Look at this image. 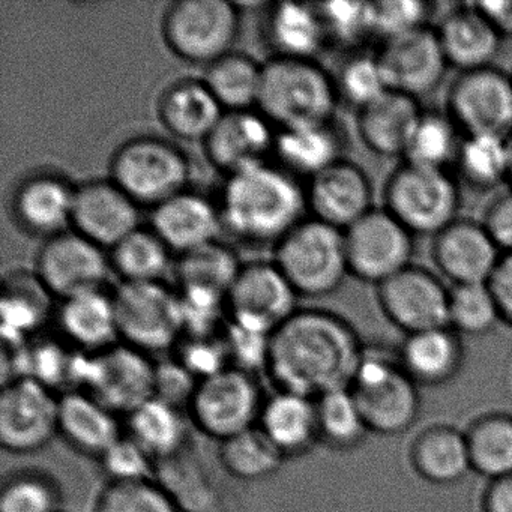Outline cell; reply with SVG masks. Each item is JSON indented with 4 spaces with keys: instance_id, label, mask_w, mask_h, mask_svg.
Here are the masks:
<instances>
[{
    "instance_id": "cell-1",
    "label": "cell",
    "mask_w": 512,
    "mask_h": 512,
    "mask_svg": "<svg viewBox=\"0 0 512 512\" xmlns=\"http://www.w3.org/2000/svg\"><path fill=\"white\" fill-rule=\"evenodd\" d=\"M365 349L346 317L325 308H298L269 337L265 373L277 391L317 400L350 388Z\"/></svg>"
},
{
    "instance_id": "cell-2",
    "label": "cell",
    "mask_w": 512,
    "mask_h": 512,
    "mask_svg": "<svg viewBox=\"0 0 512 512\" xmlns=\"http://www.w3.org/2000/svg\"><path fill=\"white\" fill-rule=\"evenodd\" d=\"M218 208L230 235L272 247L308 215L304 185L272 163L226 178Z\"/></svg>"
},
{
    "instance_id": "cell-3",
    "label": "cell",
    "mask_w": 512,
    "mask_h": 512,
    "mask_svg": "<svg viewBox=\"0 0 512 512\" xmlns=\"http://www.w3.org/2000/svg\"><path fill=\"white\" fill-rule=\"evenodd\" d=\"M334 76L314 59L271 58L263 65L259 110L278 130L334 122Z\"/></svg>"
},
{
    "instance_id": "cell-4",
    "label": "cell",
    "mask_w": 512,
    "mask_h": 512,
    "mask_svg": "<svg viewBox=\"0 0 512 512\" xmlns=\"http://www.w3.org/2000/svg\"><path fill=\"white\" fill-rule=\"evenodd\" d=\"M419 388L397 352L367 347L349 389L371 433L398 436L418 421L422 407Z\"/></svg>"
},
{
    "instance_id": "cell-5",
    "label": "cell",
    "mask_w": 512,
    "mask_h": 512,
    "mask_svg": "<svg viewBox=\"0 0 512 512\" xmlns=\"http://www.w3.org/2000/svg\"><path fill=\"white\" fill-rule=\"evenodd\" d=\"M272 260L299 298L332 295L350 275L343 230L311 217L275 245Z\"/></svg>"
},
{
    "instance_id": "cell-6",
    "label": "cell",
    "mask_w": 512,
    "mask_h": 512,
    "mask_svg": "<svg viewBox=\"0 0 512 512\" xmlns=\"http://www.w3.org/2000/svg\"><path fill=\"white\" fill-rule=\"evenodd\" d=\"M109 172V178L140 208L154 209L188 190L191 163L172 140L136 136L115 149Z\"/></svg>"
},
{
    "instance_id": "cell-7",
    "label": "cell",
    "mask_w": 512,
    "mask_h": 512,
    "mask_svg": "<svg viewBox=\"0 0 512 512\" xmlns=\"http://www.w3.org/2000/svg\"><path fill=\"white\" fill-rule=\"evenodd\" d=\"M241 25V5L235 2L176 0L161 16L160 34L176 59L206 68L235 50Z\"/></svg>"
},
{
    "instance_id": "cell-8",
    "label": "cell",
    "mask_w": 512,
    "mask_h": 512,
    "mask_svg": "<svg viewBox=\"0 0 512 512\" xmlns=\"http://www.w3.org/2000/svg\"><path fill=\"white\" fill-rule=\"evenodd\" d=\"M460 206V187L448 170L403 161L383 187V209L413 236L433 238L457 220Z\"/></svg>"
},
{
    "instance_id": "cell-9",
    "label": "cell",
    "mask_w": 512,
    "mask_h": 512,
    "mask_svg": "<svg viewBox=\"0 0 512 512\" xmlns=\"http://www.w3.org/2000/svg\"><path fill=\"white\" fill-rule=\"evenodd\" d=\"M112 293L121 343L148 355L178 346L185 334L178 290L157 281L121 283Z\"/></svg>"
},
{
    "instance_id": "cell-10",
    "label": "cell",
    "mask_w": 512,
    "mask_h": 512,
    "mask_svg": "<svg viewBox=\"0 0 512 512\" xmlns=\"http://www.w3.org/2000/svg\"><path fill=\"white\" fill-rule=\"evenodd\" d=\"M263 403L254 374L227 367L197 382L187 412L200 433L220 443L256 427Z\"/></svg>"
},
{
    "instance_id": "cell-11",
    "label": "cell",
    "mask_w": 512,
    "mask_h": 512,
    "mask_svg": "<svg viewBox=\"0 0 512 512\" xmlns=\"http://www.w3.org/2000/svg\"><path fill=\"white\" fill-rule=\"evenodd\" d=\"M157 368L148 353L124 343L85 355L80 391L127 418L157 395Z\"/></svg>"
},
{
    "instance_id": "cell-12",
    "label": "cell",
    "mask_w": 512,
    "mask_h": 512,
    "mask_svg": "<svg viewBox=\"0 0 512 512\" xmlns=\"http://www.w3.org/2000/svg\"><path fill=\"white\" fill-rule=\"evenodd\" d=\"M446 113L463 137L512 133V77L488 65L460 71L446 92Z\"/></svg>"
},
{
    "instance_id": "cell-13",
    "label": "cell",
    "mask_w": 512,
    "mask_h": 512,
    "mask_svg": "<svg viewBox=\"0 0 512 512\" xmlns=\"http://www.w3.org/2000/svg\"><path fill=\"white\" fill-rule=\"evenodd\" d=\"M298 299L283 272L271 262L245 263L227 293L230 325L271 337L296 310Z\"/></svg>"
},
{
    "instance_id": "cell-14",
    "label": "cell",
    "mask_w": 512,
    "mask_h": 512,
    "mask_svg": "<svg viewBox=\"0 0 512 512\" xmlns=\"http://www.w3.org/2000/svg\"><path fill=\"white\" fill-rule=\"evenodd\" d=\"M415 238L385 209L368 212L344 230L350 277L362 283H385L412 265Z\"/></svg>"
},
{
    "instance_id": "cell-15",
    "label": "cell",
    "mask_w": 512,
    "mask_h": 512,
    "mask_svg": "<svg viewBox=\"0 0 512 512\" xmlns=\"http://www.w3.org/2000/svg\"><path fill=\"white\" fill-rule=\"evenodd\" d=\"M35 274L59 301L104 290L112 274L109 253L73 229L43 241Z\"/></svg>"
},
{
    "instance_id": "cell-16",
    "label": "cell",
    "mask_w": 512,
    "mask_h": 512,
    "mask_svg": "<svg viewBox=\"0 0 512 512\" xmlns=\"http://www.w3.org/2000/svg\"><path fill=\"white\" fill-rule=\"evenodd\" d=\"M59 397L32 377L2 386L0 445L11 454H32L58 436Z\"/></svg>"
},
{
    "instance_id": "cell-17",
    "label": "cell",
    "mask_w": 512,
    "mask_h": 512,
    "mask_svg": "<svg viewBox=\"0 0 512 512\" xmlns=\"http://www.w3.org/2000/svg\"><path fill=\"white\" fill-rule=\"evenodd\" d=\"M383 316L404 334L448 326L449 287L430 269L410 265L376 287Z\"/></svg>"
},
{
    "instance_id": "cell-18",
    "label": "cell",
    "mask_w": 512,
    "mask_h": 512,
    "mask_svg": "<svg viewBox=\"0 0 512 512\" xmlns=\"http://www.w3.org/2000/svg\"><path fill=\"white\" fill-rule=\"evenodd\" d=\"M76 187L56 170L26 173L11 188L8 209L17 229L46 239L71 229Z\"/></svg>"
},
{
    "instance_id": "cell-19",
    "label": "cell",
    "mask_w": 512,
    "mask_h": 512,
    "mask_svg": "<svg viewBox=\"0 0 512 512\" xmlns=\"http://www.w3.org/2000/svg\"><path fill=\"white\" fill-rule=\"evenodd\" d=\"M376 56L389 91L415 100L437 91L449 68L436 29L430 26L382 41Z\"/></svg>"
},
{
    "instance_id": "cell-20",
    "label": "cell",
    "mask_w": 512,
    "mask_h": 512,
    "mask_svg": "<svg viewBox=\"0 0 512 512\" xmlns=\"http://www.w3.org/2000/svg\"><path fill=\"white\" fill-rule=\"evenodd\" d=\"M278 130L259 110L224 112L202 143L209 164L224 178L271 163Z\"/></svg>"
},
{
    "instance_id": "cell-21",
    "label": "cell",
    "mask_w": 512,
    "mask_h": 512,
    "mask_svg": "<svg viewBox=\"0 0 512 512\" xmlns=\"http://www.w3.org/2000/svg\"><path fill=\"white\" fill-rule=\"evenodd\" d=\"M305 194L308 215L343 232L374 209L370 176L346 158L308 179Z\"/></svg>"
},
{
    "instance_id": "cell-22",
    "label": "cell",
    "mask_w": 512,
    "mask_h": 512,
    "mask_svg": "<svg viewBox=\"0 0 512 512\" xmlns=\"http://www.w3.org/2000/svg\"><path fill=\"white\" fill-rule=\"evenodd\" d=\"M140 227V206L110 178L77 185L71 229L104 250H112Z\"/></svg>"
},
{
    "instance_id": "cell-23",
    "label": "cell",
    "mask_w": 512,
    "mask_h": 512,
    "mask_svg": "<svg viewBox=\"0 0 512 512\" xmlns=\"http://www.w3.org/2000/svg\"><path fill=\"white\" fill-rule=\"evenodd\" d=\"M430 256L437 271L458 286L488 283L502 251L482 221L458 217L431 238Z\"/></svg>"
},
{
    "instance_id": "cell-24",
    "label": "cell",
    "mask_w": 512,
    "mask_h": 512,
    "mask_svg": "<svg viewBox=\"0 0 512 512\" xmlns=\"http://www.w3.org/2000/svg\"><path fill=\"white\" fill-rule=\"evenodd\" d=\"M149 227L173 253L181 256L218 241L223 220L218 203L185 190L151 209Z\"/></svg>"
},
{
    "instance_id": "cell-25",
    "label": "cell",
    "mask_w": 512,
    "mask_h": 512,
    "mask_svg": "<svg viewBox=\"0 0 512 512\" xmlns=\"http://www.w3.org/2000/svg\"><path fill=\"white\" fill-rule=\"evenodd\" d=\"M223 115V107L203 79L170 82L155 100L158 124L179 142H205Z\"/></svg>"
},
{
    "instance_id": "cell-26",
    "label": "cell",
    "mask_w": 512,
    "mask_h": 512,
    "mask_svg": "<svg viewBox=\"0 0 512 512\" xmlns=\"http://www.w3.org/2000/svg\"><path fill=\"white\" fill-rule=\"evenodd\" d=\"M262 35L272 58L314 59L329 47L317 4L272 2L263 13Z\"/></svg>"
},
{
    "instance_id": "cell-27",
    "label": "cell",
    "mask_w": 512,
    "mask_h": 512,
    "mask_svg": "<svg viewBox=\"0 0 512 512\" xmlns=\"http://www.w3.org/2000/svg\"><path fill=\"white\" fill-rule=\"evenodd\" d=\"M419 100L388 91L370 106L356 112V131L362 145L382 158H404L421 118Z\"/></svg>"
},
{
    "instance_id": "cell-28",
    "label": "cell",
    "mask_w": 512,
    "mask_h": 512,
    "mask_svg": "<svg viewBox=\"0 0 512 512\" xmlns=\"http://www.w3.org/2000/svg\"><path fill=\"white\" fill-rule=\"evenodd\" d=\"M434 29L446 62L458 73L493 65L502 46V38L475 2L446 11Z\"/></svg>"
},
{
    "instance_id": "cell-29",
    "label": "cell",
    "mask_w": 512,
    "mask_h": 512,
    "mask_svg": "<svg viewBox=\"0 0 512 512\" xmlns=\"http://www.w3.org/2000/svg\"><path fill=\"white\" fill-rule=\"evenodd\" d=\"M398 359L419 386L448 385L457 379L466 362L463 337L451 326L406 335Z\"/></svg>"
},
{
    "instance_id": "cell-30",
    "label": "cell",
    "mask_w": 512,
    "mask_h": 512,
    "mask_svg": "<svg viewBox=\"0 0 512 512\" xmlns=\"http://www.w3.org/2000/svg\"><path fill=\"white\" fill-rule=\"evenodd\" d=\"M58 436L77 454L100 460L122 436L118 415L83 391L59 397Z\"/></svg>"
},
{
    "instance_id": "cell-31",
    "label": "cell",
    "mask_w": 512,
    "mask_h": 512,
    "mask_svg": "<svg viewBox=\"0 0 512 512\" xmlns=\"http://www.w3.org/2000/svg\"><path fill=\"white\" fill-rule=\"evenodd\" d=\"M257 427L284 460L302 457L320 443L316 400L302 395L277 391L266 398Z\"/></svg>"
},
{
    "instance_id": "cell-32",
    "label": "cell",
    "mask_w": 512,
    "mask_h": 512,
    "mask_svg": "<svg viewBox=\"0 0 512 512\" xmlns=\"http://www.w3.org/2000/svg\"><path fill=\"white\" fill-rule=\"evenodd\" d=\"M58 322L62 335L79 352L92 355L121 343L113 293L106 290L64 299Z\"/></svg>"
},
{
    "instance_id": "cell-33",
    "label": "cell",
    "mask_w": 512,
    "mask_h": 512,
    "mask_svg": "<svg viewBox=\"0 0 512 512\" xmlns=\"http://www.w3.org/2000/svg\"><path fill=\"white\" fill-rule=\"evenodd\" d=\"M409 460L416 475L434 485H454L473 472L466 433L448 424L424 428L410 445Z\"/></svg>"
},
{
    "instance_id": "cell-34",
    "label": "cell",
    "mask_w": 512,
    "mask_h": 512,
    "mask_svg": "<svg viewBox=\"0 0 512 512\" xmlns=\"http://www.w3.org/2000/svg\"><path fill=\"white\" fill-rule=\"evenodd\" d=\"M241 268L236 254L227 245L215 241L178 256L173 272L182 296L226 302Z\"/></svg>"
},
{
    "instance_id": "cell-35",
    "label": "cell",
    "mask_w": 512,
    "mask_h": 512,
    "mask_svg": "<svg viewBox=\"0 0 512 512\" xmlns=\"http://www.w3.org/2000/svg\"><path fill=\"white\" fill-rule=\"evenodd\" d=\"M344 140L334 122L278 130L277 164L296 178L311 179L343 158Z\"/></svg>"
},
{
    "instance_id": "cell-36",
    "label": "cell",
    "mask_w": 512,
    "mask_h": 512,
    "mask_svg": "<svg viewBox=\"0 0 512 512\" xmlns=\"http://www.w3.org/2000/svg\"><path fill=\"white\" fill-rule=\"evenodd\" d=\"M2 287L5 343L25 344L46 323L52 299L56 298L35 272H11L5 275Z\"/></svg>"
},
{
    "instance_id": "cell-37",
    "label": "cell",
    "mask_w": 512,
    "mask_h": 512,
    "mask_svg": "<svg viewBox=\"0 0 512 512\" xmlns=\"http://www.w3.org/2000/svg\"><path fill=\"white\" fill-rule=\"evenodd\" d=\"M125 428V434L142 446L155 463L169 460L190 446L182 409L157 397L130 413Z\"/></svg>"
},
{
    "instance_id": "cell-38",
    "label": "cell",
    "mask_w": 512,
    "mask_h": 512,
    "mask_svg": "<svg viewBox=\"0 0 512 512\" xmlns=\"http://www.w3.org/2000/svg\"><path fill=\"white\" fill-rule=\"evenodd\" d=\"M263 65L253 56L233 50L208 65L202 79L224 112L254 110L262 94Z\"/></svg>"
},
{
    "instance_id": "cell-39",
    "label": "cell",
    "mask_w": 512,
    "mask_h": 512,
    "mask_svg": "<svg viewBox=\"0 0 512 512\" xmlns=\"http://www.w3.org/2000/svg\"><path fill=\"white\" fill-rule=\"evenodd\" d=\"M112 271L122 283H157L173 269V251L151 229L142 227L109 250Z\"/></svg>"
},
{
    "instance_id": "cell-40",
    "label": "cell",
    "mask_w": 512,
    "mask_h": 512,
    "mask_svg": "<svg viewBox=\"0 0 512 512\" xmlns=\"http://www.w3.org/2000/svg\"><path fill=\"white\" fill-rule=\"evenodd\" d=\"M464 433L473 472L488 481L512 473L511 413H485L476 418Z\"/></svg>"
},
{
    "instance_id": "cell-41",
    "label": "cell",
    "mask_w": 512,
    "mask_h": 512,
    "mask_svg": "<svg viewBox=\"0 0 512 512\" xmlns=\"http://www.w3.org/2000/svg\"><path fill=\"white\" fill-rule=\"evenodd\" d=\"M458 182L476 193H490L508 184L506 139L496 136L463 137L455 158Z\"/></svg>"
},
{
    "instance_id": "cell-42",
    "label": "cell",
    "mask_w": 512,
    "mask_h": 512,
    "mask_svg": "<svg viewBox=\"0 0 512 512\" xmlns=\"http://www.w3.org/2000/svg\"><path fill=\"white\" fill-rule=\"evenodd\" d=\"M316 413L320 443L334 451H353L371 433L349 388L317 398Z\"/></svg>"
},
{
    "instance_id": "cell-43",
    "label": "cell",
    "mask_w": 512,
    "mask_h": 512,
    "mask_svg": "<svg viewBox=\"0 0 512 512\" xmlns=\"http://www.w3.org/2000/svg\"><path fill=\"white\" fill-rule=\"evenodd\" d=\"M218 461L232 478L253 482L274 475L284 457L256 425L220 442Z\"/></svg>"
},
{
    "instance_id": "cell-44",
    "label": "cell",
    "mask_w": 512,
    "mask_h": 512,
    "mask_svg": "<svg viewBox=\"0 0 512 512\" xmlns=\"http://www.w3.org/2000/svg\"><path fill=\"white\" fill-rule=\"evenodd\" d=\"M461 142L463 134L448 113L424 110L403 161L416 166L448 170L455 163Z\"/></svg>"
},
{
    "instance_id": "cell-45",
    "label": "cell",
    "mask_w": 512,
    "mask_h": 512,
    "mask_svg": "<svg viewBox=\"0 0 512 512\" xmlns=\"http://www.w3.org/2000/svg\"><path fill=\"white\" fill-rule=\"evenodd\" d=\"M155 479L175 500L181 512H208L214 506L215 493L205 470L190 455V446L181 454L160 461Z\"/></svg>"
},
{
    "instance_id": "cell-46",
    "label": "cell",
    "mask_w": 512,
    "mask_h": 512,
    "mask_svg": "<svg viewBox=\"0 0 512 512\" xmlns=\"http://www.w3.org/2000/svg\"><path fill=\"white\" fill-rule=\"evenodd\" d=\"M58 479L38 467L8 473L0 487V512H61Z\"/></svg>"
},
{
    "instance_id": "cell-47",
    "label": "cell",
    "mask_w": 512,
    "mask_h": 512,
    "mask_svg": "<svg viewBox=\"0 0 512 512\" xmlns=\"http://www.w3.org/2000/svg\"><path fill=\"white\" fill-rule=\"evenodd\" d=\"M499 322V307L488 283L449 287L448 326L461 337H482Z\"/></svg>"
},
{
    "instance_id": "cell-48",
    "label": "cell",
    "mask_w": 512,
    "mask_h": 512,
    "mask_svg": "<svg viewBox=\"0 0 512 512\" xmlns=\"http://www.w3.org/2000/svg\"><path fill=\"white\" fill-rule=\"evenodd\" d=\"M94 512H181L157 479L109 481L95 500Z\"/></svg>"
},
{
    "instance_id": "cell-49",
    "label": "cell",
    "mask_w": 512,
    "mask_h": 512,
    "mask_svg": "<svg viewBox=\"0 0 512 512\" xmlns=\"http://www.w3.org/2000/svg\"><path fill=\"white\" fill-rule=\"evenodd\" d=\"M340 101L364 109L389 91L376 53H352L334 76Z\"/></svg>"
},
{
    "instance_id": "cell-50",
    "label": "cell",
    "mask_w": 512,
    "mask_h": 512,
    "mask_svg": "<svg viewBox=\"0 0 512 512\" xmlns=\"http://www.w3.org/2000/svg\"><path fill=\"white\" fill-rule=\"evenodd\" d=\"M329 46L359 49L376 37L373 2H326L317 4Z\"/></svg>"
},
{
    "instance_id": "cell-51",
    "label": "cell",
    "mask_w": 512,
    "mask_h": 512,
    "mask_svg": "<svg viewBox=\"0 0 512 512\" xmlns=\"http://www.w3.org/2000/svg\"><path fill=\"white\" fill-rule=\"evenodd\" d=\"M433 5L418 0L373 2L374 32L382 41L427 28Z\"/></svg>"
},
{
    "instance_id": "cell-52",
    "label": "cell",
    "mask_w": 512,
    "mask_h": 512,
    "mask_svg": "<svg viewBox=\"0 0 512 512\" xmlns=\"http://www.w3.org/2000/svg\"><path fill=\"white\" fill-rule=\"evenodd\" d=\"M98 461L109 481L154 479L157 469L154 458L125 433Z\"/></svg>"
},
{
    "instance_id": "cell-53",
    "label": "cell",
    "mask_w": 512,
    "mask_h": 512,
    "mask_svg": "<svg viewBox=\"0 0 512 512\" xmlns=\"http://www.w3.org/2000/svg\"><path fill=\"white\" fill-rule=\"evenodd\" d=\"M487 232L502 254L512 253V190L494 197L482 218Z\"/></svg>"
},
{
    "instance_id": "cell-54",
    "label": "cell",
    "mask_w": 512,
    "mask_h": 512,
    "mask_svg": "<svg viewBox=\"0 0 512 512\" xmlns=\"http://www.w3.org/2000/svg\"><path fill=\"white\" fill-rule=\"evenodd\" d=\"M500 319L512 328V253L502 254L490 281H488Z\"/></svg>"
},
{
    "instance_id": "cell-55",
    "label": "cell",
    "mask_w": 512,
    "mask_h": 512,
    "mask_svg": "<svg viewBox=\"0 0 512 512\" xmlns=\"http://www.w3.org/2000/svg\"><path fill=\"white\" fill-rule=\"evenodd\" d=\"M482 512H512V473L490 479L481 497Z\"/></svg>"
},
{
    "instance_id": "cell-56",
    "label": "cell",
    "mask_w": 512,
    "mask_h": 512,
    "mask_svg": "<svg viewBox=\"0 0 512 512\" xmlns=\"http://www.w3.org/2000/svg\"><path fill=\"white\" fill-rule=\"evenodd\" d=\"M502 40H512V0L475 2Z\"/></svg>"
},
{
    "instance_id": "cell-57",
    "label": "cell",
    "mask_w": 512,
    "mask_h": 512,
    "mask_svg": "<svg viewBox=\"0 0 512 512\" xmlns=\"http://www.w3.org/2000/svg\"><path fill=\"white\" fill-rule=\"evenodd\" d=\"M506 145H508V158H509V173H508V185L512 190V133L506 137Z\"/></svg>"
},
{
    "instance_id": "cell-58",
    "label": "cell",
    "mask_w": 512,
    "mask_h": 512,
    "mask_svg": "<svg viewBox=\"0 0 512 512\" xmlns=\"http://www.w3.org/2000/svg\"><path fill=\"white\" fill-rule=\"evenodd\" d=\"M511 77H512V73H511Z\"/></svg>"
},
{
    "instance_id": "cell-59",
    "label": "cell",
    "mask_w": 512,
    "mask_h": 512,
    "mask_svg": "<svg viewBox=\"0 0 512 512\" xmlns=\"http://www.w3.org/2000/svg\"><path fill=\"white\" fill-rule=\"evenodd\" d=\"M62 512V511H61Z\"/></svg>"
}]
</instances>
